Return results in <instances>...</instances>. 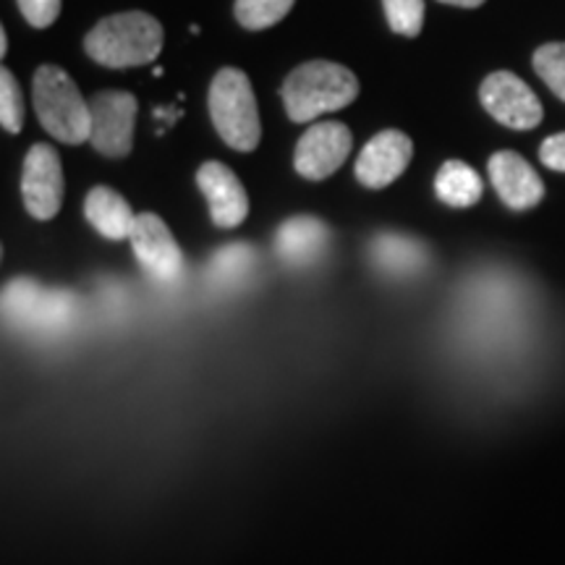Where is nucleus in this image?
<instances>
[{
	"mask_svg": "<svg viewBox=\"0 0 565 565\" xmlns=\"http://www.w3.org/2000/svg\"><path fill=\"white\" fill-rule=\"evenodd\" d=\"M21 17H24L34 30H45L55 24L61 17V0H17Z\"/></svg>",
	"mask_w": 565,
	"mask_h": 565,
	"instance_id": "5701e85b",
	"label": "nucleus"
},
{
	"mask_svg": "<svg viewBox=\"0 0 565 565\" xmlns=\"http://www.w3.org/2000/svg\"><path fill=\"white\" fill-rule=\"evenodd\" d=\"M257 254L249 244H231L223 246L210 263V282L215 288H236L242 286L246 275L254 270Z\"/></svg>",
	"mask_w": 565,
	"mask_h": 565,
	"instance_id": "a211bd4d",
	"label": "nucleus"
},
{
	"mask_svg": "<svg viewBox=\"0 0 565 565\" xmlns=\"http://www.w3.org/2000/svg\"><path fill=\"white\" fill-rule=\"evenodd\" d=\"M440 3L458 6V9H479V6H482L484 0H440Z\"/></svg>",
	"mask_w": 565,
	"mask_h": 565,
	"instance_id": "393cba45",
	"label": "nucleus"
},
{
	"mask_svg": "<svg viewBox=\"0 0 565 565\" xmlns=\"http://www.w3.org/2000/svg\"><path fill=\"white\" fill-rule=\"evenodd\" d=\"M414 158V141L398 129H385L366 141L356 158V179L366 189H385L398 181Z\"/></svg>",
	"mask_w": 565,
	"mask_h": 565,
	"instance_id": "9d476101",
	"label": "nucleus"
},
{
	"mask_svg": "<svg viewBox=\"0 0 565 565\" xmlns=\"http://www.w3.org/2000/svg\"><path fill=\"white\" fill-rule=\"evenodd\" d=\"M479 100H482L484 110L490 113L494 121L515 131L534 129L545 116L534 89L511 71H494V74L487 76L482 87H479Z\"/></svg>",
	"mask_w": 565,
	"mask_h": 565,
	"instance_id": "6e6552de",
	"label": "nucleus"
},
{
	"mask_svg": "<svg viewBox=\"0 0 565 565\" xmlns=\"http://www.w3.org/2000/svg\"><path fill=\"white\" fill-rule=\"evenodd\" d=\"M24 92L9 68L0 71V124L6 131L19 134L24 126Z\"/></svg>",
	"mask_w": 565,
	"mask_h": 565,
	"instance_id": "412c9836",
	"label": "nucleus"
},
{
	"mask_svg": "<svg viewBox=\"0 0 565 565\" xmlns=\"http://www.w3.org/2000/svg\"><path fill=\"white\" fill-rule=\"evenodd\" d=\"M129 242L134 254H137L139 265L145 267L152 278L166 282L179 278L183 270L181 246L175 244L171 228H168L160 215H154V212H141V215H137Z\"/></svg>",
	"mask_w": 565,
	"mask_h": 565,
	"instance_id": "9b49d317",
	"label": "nucleus"
},
{
	"mask_svg": "<svg viewBox=\"0 0 565 565\" xmlns=\"http://www.w3.org/2000/svg\"><path fill=\"white\" fill-rule=\"evenodd\" d=\"M296 0H236V21L244 30L263 32L291 13Z\"/></svg>",
	"mask_w": 565,
	"mask_h": 565,
	"instance_id": "6ab92c4d",
	"label": "nucleus"
},
{
	"mask_svg": "<svg viewBox=\"0 0 565 565\" xmlns=\"http://www.w3.org/2000/svg\"><path fill=\"white\" fill-rule=\"evenodd\" d=\"M540 160H542V166L550 168V171L565 173V131L542 141Z\"/></svg>",
	"mask_w": 565,
	"mask_h": 565,
	"instance_id": "b1692460",
	"label": "nucleus"
},
{
	"mask_svg": "<svg viewBox=\"0 0 565 565\" xmlns=\"http://www.w3.org/2000/svg\"><path fill=\"white\" fill-rule=\"evenodd\" d=\"M196 186L202 189L204 200L210 204L212 223L217 228H238L249 215V196L238 175L223 162L210 160L196 171Z\"/></svg>",
	"mask_w": 565,
	"mask_h": 565,
	"instance_id": "f8f14e48",
	"label": "nucleus"
},
{
	"mask_svg": "<svg viewBox=\"0 0 565 565\" xmlns=\"http://www.w3.org/2000/svg\"><path fill=\"white\" fill-rule=\"evenodd\" d=\"M210 118L215 131L231 150L252 152L263 139L257 97L249 76L242 68H221L210 84Z\"/></svg>",
	"mask_w": 565,
	"mask_h": 565,
	"instance_id": "7ed1b4c3",
	"label": "nucleus"
},
{
	"mask_svg": "<svg viewBox=\"0 0 565 565\" xmlns=\"http://www.w3.org/2000/svg\"><path fill=\"white\" fill-rule=\"evenodd\" d=\"M482 192L484 183L479 179V173L461 160L443 162V168L435 175L437 200L448 204V207H475V204L482 200Z\"/></svg>",
	"mask_w": 565,
	"mask_h": 565,
	"instance_id": "f3484780",
	"label": "nucleus"
},
{
	"mask_svg": "<svg viewBox=\"0 0 565 565\" xmlns=\"http://www.w3.org/2000/svg\"><path fill=\"white\" fill-rule=\"evenodd\" d=\"M353 134L341 121L312 124L296 145V173L307 181L330 179L351 154Z\"/></svg>",
	"mask_w": 565,
	"mask_h": 565,
	"instance_id": "1a4fd4ad",
	"label": "nucleus"
},
{
	"mask_svg": "<svg viewBox=\"0 0 565 565\" xmlns=\"http://www.w3.org/2000/svg\"><path fill=\"white\" fill-rule=\"evenodd\" d=\"M34 113L42 129L63 145H84L89 141L92 113L76 82L58 66H40L32 87Z\"/></svg>",
	"mask_w": 565,
	"mask_h": 565,
	"instance_id": "20e7f679",
	"label": "nucleus"
},
{
	"mask_svg": "<svg viewBox=\"0 0 565 565\" xmlns=\"http://www.w3.org/2000/svg\"><path fill=\"white\" fill-rule=\"evenodd\" d=\"M387 24L401 38H419L424 26V0H383Z\"/></svg>",
	"mask_w": 565,
	"mask_h": 565,
	"instance_id": "4be33fe9",
	"label": "nucleus"
},
{
	"mask_svg": "<svg viewBox=\"0 0 565 565\" xmlns=\"http://www.w3.org/2000/svg\"><path fill=\"white\" fill-rule=\"evenodd\" d=\"M490 181L511 210H532L545 196V183L519 152L503 150L490 158Z\"/></svg>",
	"mask_w": 565,
	"mask_h": 565,
	"instance_id": "ddd939ff",
	"label": "nucleus"
},
{
	"mask_svg": "<svg viewBox=\"0 0 565 565\" xmlns=\"http://www.w3.org/2000/svg\"><path fill=\"white\" fill-rule=\"evenodd\" d=\"M9 53V34H6V30H0V55Z\"/></svg>",
	"mask_w": 565,
	"mask_h": 565,
	"instance_id": "a878e982",
	"label": "nucleus"
},
{
	"mask_svg": "<svg viewBox=\"0 0 565 565\" xmlns=\"http://www.w3.org/2000/svg\"><path fill=\"white\" fill-rule=\"evenodd\" d=\"M534 71L565 103V42H547L534 53Z\"/></svg>",
	"mask_w": 565,
	"mask_h": 565,
	"instance_id": "aec40b11",
	"label": "nucleus"
},
{
	"mask_svg": "<svg viewBox=\"0 0 565 565\" xmlns=\"http://www.w3.org/2000/svg\"><path fill=\"white\" fill-rule=\"evenodd\" d=\"M372 265L387 278H412L419 275L429 263L427 246L416 242L414 236L406 233H380L372 238L370 246Z\"/></svg>",
	"mask_w": 565,
	"mask_h": 565,
	"instance_id": "2eb2a0df",
	"label": "nucleus"
},
{
	"mask_svg": "<svg viewBox=\"0 0 565 565\" xmlns=\"http://www.w3.org/2000/svg\"><path fill=\"white\" fill-rule=\"evenodd\" d=\"M280 95L294 124H312L324 113L349 108L359 97V79L341 63L309 61L288 74Z\"/></svg>",
	"mask_w": 565,
	"mask_h": 565,
	"instance_id": "f257e3e1",
	"label": "nucleus"
},
{
	"mask_svg": "<svg viewBox=\"0 0 565 565\" xmlns=\"http://www.w3.org/2000/svg\"><path fill=\"white\" fill-rule=\"evenodd\" d=\"M84 212H87V221L92 223V228L103 233L110 242L129 238L134 223H137L131 204L118 192H113L110 186L92 189L87 194V202H84Z\"/></svg>",
	"mask_w": 565,
	"mask_h": 565,
	"instance_id": "dca6fc26",
	"label": "nucleus"
},
{
	"mask_svg": "<svg viewBox=\"0 0 565 565\" xmlns=\"http://www.w3.org/2000/svg\"><path fill=\"white\" fill-rule=\"evenodd\" d=\"M139 103L131 92L105 89L89 100L92 131L89 145L105 158L121 160L134 147V124Z\"/></svg>",
	"mask_w": 565,
	"mask_h": 565,
	"instance_id": "423d86ee",
	"label": "nucleus"
},
{
	"mask_svg": "<svg viewBox=\"0 0 565 565\" xmlns=\"http://www.w3.org/2000/svg\"><path fill=\"white\" fill-rule=\"evenodd\" d=\"M328 244L330 228L315 215L291 217L280 225L278 238H275L280 259L291 267H312L320 263L322 254L328 252Z\"/></svg>",
	"mask_w": 565,
	"mask_h": 565,
	"instance_id": "4468645a",
	"label": "nucleus"
},
{
	"mask_svg": "<svg viewBox=\"0 0 565 565\" xmlns=\"http://www.w3.org/2000/svg\"><path fill=\"white\" fill-rule=\"evenodd\" d=\"M6 322L32 335H58L74 324L76 299L68 291H47L34 280H13L3 291Z\"/></svg>",
	"mask_w": 565,
	"mask_h": 565,
	"instance_id": "39448f33",
	"label": "nucleus"
},
{
	"mask_svg": "<svg viewBox=\"0 0 565 565\" xmlns=\"http://www.w3.org/2000/svg\"><path fill=\"white\" fill-rule=\"evenodd\" d=\"M66 181H63L61 154L53 145H32L21 173V196L34 221H53L63 207Z\"/></svg>",
	"mask_w": 565,
	"mask_h": 565,
	"instance_id": "0eeeda50",
	"label": "nucleus"
},
{
	"mask_svg": "<svg viewBox=\"0 0 565 565\" xmlns=\"http://www.w3.org/2000/svg\"><path fill=\"white\" fill-rule=\"evenodd\" d=\"M84 51L105 68L147 66L162 51V24L145 11L113 13L87 34Z\"/></svg>",
	"mask_w": 565,
	"mask_h": 565,
	"instance_id": "f03ea898",
	"label": "nucleus"
}]
</instances>
